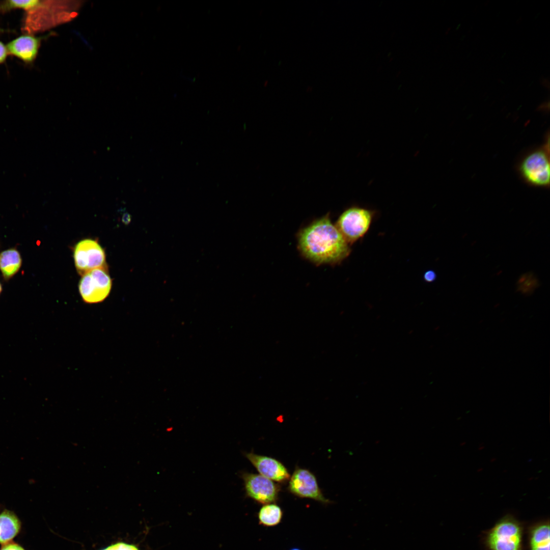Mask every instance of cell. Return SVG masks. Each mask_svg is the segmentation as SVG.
<instances>
[{
    "label": "cell",
    "instance_id": "14",
    "mask_svg": "<svg viewBox=\"0 0 550 550\" xmlns=\"http://www.w3.org/2000/svg\"><path fill=\"white\" fill-rule=\"evenodd\" d=\"M258 516L260 525L265 527H273L278 525L281 521L283 511L281 508L276 504H267L260 508Z\"/></svg>",
    "mask_w": 550,
    "mask_h": 550
},
{
    "label": "cell",
    "instance_id": "1",
    "mask_svg": "<svg viewBox=\"0 0 550 550\" xmlns=\"http://www.w3.org/2000/svg\"><path fill=\"white\" fill-rule=\"evenodd\" d=\"M297 239L302 256L318 265L338 264L351 252L349 244L332 223L329 213L301 229Z\"/></svg>",
    "mask_w": 550,
    "mask_h": 550
},
{
    "label": "cell",
    "instance_id": "2",
    "mask_svg": "<svg viewBox=\"0 0 550 550\" xmlns=\"http://www.w3.org/2000/svg\"><path fill=\"white\" fill-rule=\"evenodd\" d=\"M549 133L544 142L528 151L519 160L517 171L522 180L529 186L548 188L550 184Z\"/></svg>",
    "mask_w": 550,
    "mask_h": 550
},
{
    "label": "cell",
    "instance_id": "17",
    "mask_svg": "<svg viewBox=\"0 0 550 550\" xmlns=\"http://www.w3.org/2000/svg\"><path fill=\"white\" fill-rule=\"evenodd\" d=\"M0 550H24L20 545L12 542L4 544Z\"/></svg>",
    "mask_w": 550,
    "mask_h": 550
},
{
    "label": "cell",
    "instance_id": "9",
    "mask_svg": "<svg viewBox=\"0 0 550 550\" xmlns=\"http://www.w3.org/2000/svg\"><path fill=\"white\" fill-rule=\"evenodd\" d=\"M245 456L255 467L260 475L272 481L285 483L290 477L284 465L273 458L252 452L245 453Z\"/></svg>",
    "mask_w": 550,
    "mask_h": 550
},
{
    "label": "cell",
    "instance_id": "15",
    "mask_svg": "<svg viewBox=\"0 0 550 550\" xmlns=\"http://www.w3.org/2000/svg\"><path fill=\"white\" fill-rule=\"evenodd\" d=\"M39 2V0L7 1L3 5L2 9L8 10L17 8L23 9L26 12L35 7Z\"/></svg>",
    "mask_w": 550,
    "mask_h": 550
},
{
    "label": "cell",
    "instance_id": "16",
    "mask_svg": "<svg viewBox=\"0 0 550 550\" xmlns=\"http://www.w3.org/2000/svg\"><path fill=\"white\" fill-rule=\"evenodd\" d=\"M101 550H139L134 545L124 542H118Z\"/></svg>",
    "mask_w": 550,
    "mask_h": 550
},
{
    "label": "cell",
    "instance_id": "19",
    "mask_svg": "<svg viewBox=\"0 0 550 550\" xmlns=\"http://www.w3.org/2000/svg\"><path fill=\"white\" fill-rule=\"evenodd\" d=\"M424 277L425 281L428 282H431L435 280L436 275L435 272L433 270H428L425 272Z\"/></svg>",
    "mask_w": 550,
    "mask_h": 550
},
{
    "label": "cell",
    "instance_id": "20",
    "mask_svg": "<svg viewBox=\"0 0 550 550\" xmlns=\"http://www.w3.org/2000/svg\"><path fill=\"white\" fill-rule=\"evenodd\" d=\"M289 550H302V549H301L300 548H298V547H293V548L290 549Z\"/></svg>",
    "mask_w": 550,
    "mask_h": 550
},
{
    "label": "cell",
    "instance_id": "18",
    "mask_svg": "<svg viewBox=\"0 0 550 550\" xmlns=\"http://www.w3.org/2000/svg\"><path fill=\"white\" fill-rule=\"evenodd\" d=\"M8 50L6 46H5L3 43L0 42V63L3 62L7 55Z\"/></svg>",
    "mask_w": 550,
    "mask_h": 550
},
{
    "label": "cell",
    "instance_id": "13",
    "mask_svg": "<svg viewBox=\"0 0 550 550\" xmlns=\"http://www.w3.org/2000/svg\"><path fill=\"white\" fill-rule=\"evenodd\" d=\"M549 522H543L533 527L529 534L530 550H549Z\"/></svg>",
    "mask_w": 550,
    "mask_h": 550
},
{
    "label": "cell",
    "instance_id": "4",
    "mask_svg": "<svg viewBox=\"0 0 550 550\" xmlns=\"http://www.w3.org/2000/svg\"><path fill=\"white\" fill-rule=\"evenodd\" d=\"M374 211L359 206H352L339 216L336 226L350 245L362 238L371 226Z\"/></svg>",
    "mask_w": 550,
    "mask_h": 550
},
{
    "label": "cell",
    "instance_id": "7",
    "mask_svg": "<svg viewBox=\"0 0 550 550\" xmlns=\"http://www.w3.org/2000/svg\"><path fill=\"white\" fill-rule=\"evenodd\" d=\"M240 476L249 497L264 505L273 503L277 500L280 488L272 480L260 474L247 472L242 473Z\"/></svg>",
    "mask_w": 550,
    "mask_h": 550
},
{
    "label": "cell",
    "instance_id": "8",
    "mask_svg": "<svg viewBox=\"0 0 550 550\" xmlns=\"http://www.w3.org/2000/svg\"><path fill=\"white\" fill-rule=\"evenodd\" d=\"M289 480L288 489L294 496L324 504L331 502L323 495L315 475L308 470L296 468Z\"/></svg>",
    "mask_w": 550,
    "mask_h": 550
},
{
    "label": "cell",
    "instance_id": "6",
    "mask_svg": "<svg viewBox=\"0 0 550 550\" xmlns=\"http://www.w3.org/2000/svg\"><path fill=\"white\" fill-rule=\"evenodd\" d=\"M73 259L77 272L81 276L91 270L107 267L105 251L93 239L78 241L73 249Z\"/></svg>",
    "mask_w": 550,
    "mask_h": 550
},
{
    "label": "cell",
    "instance_id": "10",
    "mask_svg": "<svg viewBox=\"0 0 550 550\" xmlns=\"http://www.w3.org/2000/svg\"><path fill=\"white\" fill-rule=\"evenodd\" d=\"M39 40L30 35L20 36L10 42L6 47L8 52L25 62H32L36 58Z\"/></svg>",
    "mask_w": 550,
    "mask_h": 550
},
{
    "label": "cell",
    "instance_id": "3",
    "mask_svg": "<svg viewBox=\"0 0 550 550\" xmlns=\"http://www.w3.org/2000/svg\"><path fill=\"white\" fill-rule=\"evenodd\" d=\"M523 529L520 523L510 515L499 520L487 533L485 539L489 550H522Z\"/></svg>",
    "mask_w": 550,
    "mask_h": 550
},
{
    "label": "cell",
    "instance_id": "21",
    "mask_svg": "<svg viewBox=\"0 0 550 550\" xmlns=\"http://www.w3.org/2000/svg\"><path fill=\"white\" fill-rule=\"evenodd\" d=\"M2 290H3L2 285L1 283H0V294H1V292H2Z\"/></svg>",
    "mask_w": 550,
    "mask_h": 550
},
{
    "label": "cell",
    "instance_id": "12",
    "mask_svg": "<svg viewBox=\"0 0 550 550\" xmlns=\"http://www.w3.org/2000/svg\"><path fill=\"white\" fill-rule=\"evenodd\" d=\"M22 265V258L15 248H10L0 253V271L3 278L9 280L19 270Z\"/></svg>",
    "mask_w": 550,
    "mask_h": 550
},
{
    "label": "cell",
    "instance_id": "5",
    "mask_svg": "<svg viewBox=\"0 0 550 550\" xmlns=\"http://www.w3.org/2000/svg\"><path fill=\"white\" fill-rule=\"evenodd\" d=\"M112 286L106 267L94 269L82 275L78 289L82 300L92 304L104 300L109 294Z\"/></svg>",
    "mask_w": 550,
    "mask_h": 550
},
{
    "label": "cell",
    "instance_id": "11",
    "mask_svg": "<svg viewBox=\"0 0 550 550\" xmlns=\"http://www.w3.org/2000/svg\"><path fill=\"white\" fill-rule=\"evenodd\" d=\"M20 528L21 523L16 514L10 510H4L0 513V543L11 542Z\"/></svg>",
    "mask_w": 550,
    "mask_h": 550
}]
</instances>
